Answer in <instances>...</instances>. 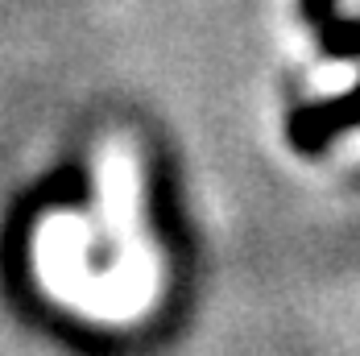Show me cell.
I'll return each mask as SVG.
<instances>
[{"instance_id": "obj_1", "label": "cell", "mask_w": 360, "mask_h": 356, "mask_svg": "<svg viewBox=\"0 0 360 356\" xmlns=\"http://www.w3.org/2000/svg\"><path fill=\"white\" fill-rule=\"evenodd\" d=\"M96 212L100 232L116 241V257L153 249L141 228V166L129 141H104L96 153Z\"/></svg>"}, {"instance_id": "obj_2", "label": "cell", "mask_w": 360, "mask_h": 356, "mask_svg": "<svg viewBox=\"0 0 360 356\" xmlns=\"http://www.w3.org/2000/svg\"><path fill=\"white\" fill-rule=\"evenodd\" d=\"M360 71L352 63H323L311 71V96H348L356 87Z\"/></svg>"}, {"instance_id": "obj_3", "label": "cell", "mask_w": 360, "mask_h": 356, "mask_svg": "<svg viewBox=\"0 0 360 356\" xmlns=\"http://www.w3.org/2000/svg\"><path fill=\"white\" fill-rule=\"evenodd\" d=\"M344 145H348V153H356V158H360V133H352Z\"/></svg>"}]
</instances>
